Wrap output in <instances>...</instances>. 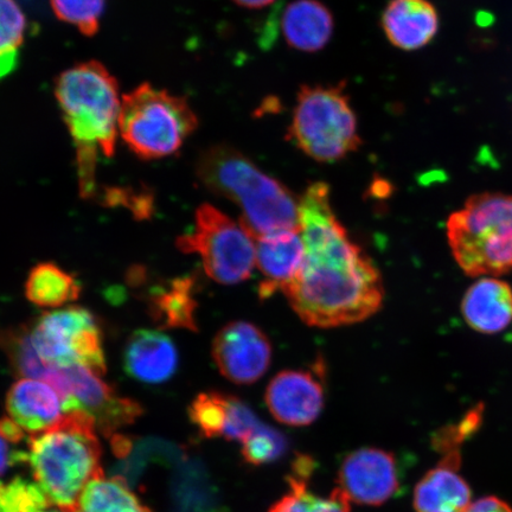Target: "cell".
<instances>
[{
    "mask_svg": "<svg viewBox=\"0 0 512 512\" xmlns=\"http://www.w3.org/2000/svg\"><path fill=\"white\" fill-rule=\"evenodd\" d=\"M446 233L454 260L469 277L512 272V195H473L448 217Z\"/></svg>",
    "mask_w": 512,
    "mask_h": 512,
    "instance_id": "obj_5",
    "label": "cell"
},
{
    "mask_svg": "<svg viewBox=\"0 0 512 512\" xmlns=\"http://www.w3.org/2000/svg\"><path fill=\"white\" fill-rule=\"evenodd\" d=\"M195 285L194 278L182 277L152 288L147 296V311L160 329L198 330Z\"/></svg>",
    "mask_w": 512,
    "mask_h": 512,
    "instance_id": "obj_20",
    "label": "cell"
},
{
    "mask_svg": "<svg viewBox=\"0 0 512 512\" xmlns=\"http://www.w3.org/2000/svg\"><path fill=\"white\" fill-rule=\"evenodd\" d=\"M60 21L73 25L83 36L93 37L100 30L106 0H50Z\"/></svg>",
    "mask_w": 512,
    "mask_h": 512,
    "instance_id": "obj_26",
    "label": "cell"
},
{
    "mask_svg": "<svg viewBox=\"0 0 512 512\" xmlns=\"http://www.w3.org/2000/svg\"><path fill=\"white\" fill-rule=\"evenodd\" d=\"M288 136L319 163H335L360 149L357 119L344 85L303 86Z\"/></svg>",
    "mask_w": 512,
    "mask_h": 512,
    "instance_id": "obj_7",
    "label": "cell"
},
{
    "mask_svg": "<svg viewBox=\"0 0 512 512\" xmlns=\"http://www.w3.org/2000/svg\"><path fill=\"white\" fill-rule=\"evenodd\" d=\"M298 211L305 258L283 288L294 312L307 325L323 329L360 323L379 312L381 274L337 219L329 185L311 184Z\"/></svg>",
    "mask_w": 512,
    "mask_h": 512,
    "instance_id": "obj_1",
    "label": "cell"
},
{
    "mask_svg": "<svg viewBox=\"0 0 512 512\" xmlns=\"http://www.w3.org/2000/svg\"><path fill=\"white\" fill-rule=\"evenodd\" d=\"M236 4L247 9H262L274 3V0H233Z\"/></svg>",
    "mask_w": 512,
    "mask_h": 512,
    "instance_id": "obj_35",
    "label": "cell"
},
{
    "mask_svg": "<svg viewBox=\"0 0 512 512\" xmlns=\"http://www.w3.org/2000/svg\"><path fill=\"white\" fill-rule=\"evenodd\" d=\"M100 460L95 422L83 411L67 413L59 424L28 441L32 477L48 501L63 512H75L87 485L104 475Z\"/></svg>",
    "mask_w": 512,
    "mask_h": 512,
    "instance_id": "obj_4",
    "label": "cell"
},
{
    "mask_svg": "<svg viewBox=\"0 0 512 512\" xmlns=\"http://www.w3.org/2000/svg\"><path fill=\"white\" fill-rule=\"evenodd\" d=\"M196 175L204 188L239 206L240 222L254 239L300 232L296 196L234 147L214 145L203 151L196 163Z\"/></svg>",
    "mask_w": 512,
    "mask_h": 512,
    "instance_id": "obj_3",
    "label": "cell"
},
{
    "mask_svg": "<svg viewBox=\"0 0 512 512\" xmlns=\"http://www.w3.org/2000/svg\"><path fill=\"white\" fill-rule=\"evenodd\" d=\"M459 450L446 452L440 463L416 485V512H465L472 503L469 483L460 475Z\"/></svg>",
    "mask_w": 512,
    "mask_h": 512,
    "instance_id": "obj_14",
    "label": "cell"
},
{
    "mask_svg": "<svg viewBox=\"0 0 512 512\" xmlns=\"http://www.w3.org/2000/svg\"><path fill=\"white\" fill-rule=\"evenodd\" d=\"M288 448L283 433L261 424L251 437L242 443V457L251 465H265L284 456Z\"/></svg>",
    "mask_w": 512,
    "mask_h": 512,
    "instance_id": "obj_27",
    "label": "cell"
},
{
    "mask_svg": "<svg viewBox=\"0 0 512 512\" xmlns=\"http://www.w3.org/2000/svg\"><path fill=\"white\" fill-rule=\"evenodd\" d=\"M283 32L288 46L315 53L329 43L334 32V17L318 0H297L284 12Z\"/></svg>",
    "mask_w": 512,
    "mask_h": 512,
    "instance_id": "obj_21",
    "label": "cell"
},
{
    "mask_svg": "<svg viewBox=\"0 0 512 512\" xmlns=\"http://www.w3.org/2000/svg\"><path fill=\"white\" fill-rule=\"evenodd\" d=\"M211 355L227 380L251 384L259 381L270 368L272 345L259 326L232 322L217 332Z\"/></svg>",
    "mask_w": 512,
    "mask_h": 512,
    "instance_id": "obj_10",
    "label": "cell"
},
{
    "mask_svg": "<svg viewBox=\"0 0 512 512\" xmlns=\"http://www.w3.org/2000/svg\"><path fill=\"white\" fill-rule=\"evenodd\" d=\"M460 309L473 331L501 334L512 323V287L498 278H479L467 288Z\"/></svg>",
    "mask_w": 512,
    "mask_h": 512,
    "instance_id": "obj_17",
    "label": "cell"
},
{
    "mask_svg": "<svg viewBox=\"0 0 512 512\" xmlns=\"http://www.w3.org/2000/svg\"><path fill=\"white\" fill-rule=\"evenodd\" d=\"M324 370L318 361L310 370H285L275 376L265 395L274 418L292 427L313 424L324 407Z\"/></svg>",
    "mask_w": 512,
    "mask_h": 512,
    "instance_id": "obj_11",
    "label": "cell"
},
{
    "mask_svg": "<svg viewBox=\"0 0 512 512\" xmlns=\"http://www.w3.org/2000/svg\"><path fill=\"white\" fill-rule=\"evenodd\" d=\"M465 512H512V508L503 499L488 496L472 502Z\"/></svg>",
    "mask_w": 512,
    "mask_h": 512,
    "instance_id": "obj_32",
    "label": "cell"
},
{
    "mask_svg": "<svg viewBox=\"0 0 512 512\" xmlns=\"http://www.w3.org/2000/svg\"><path fill=\"white\" fill-rule=\"evenodd\" d=\"M81 290L78 279L53 262H42L32 268L25 283L29 302L50 309L76 302Z\"/></svg>",
    "mask_w": 512,
    "mask_h": 512,
    "instance_id": "obj_22",
    "label": "cell"
},
{
    "mask_svg": "<svg viewBox=\"0 0 512 512\" xmlns=\"http://www.w3.org/2000/svg\"><path fill=\"white\" fill-rule=\"evenodd\" d=\"M232 396L220 392H206L191 402L189 416L203 437L223 438L227 430Z\"/></svg>",
    "mask_w": 512,
    "mask_h": 512,
    "instance_id": "obj_25",
    "label": "cell"
},
{
    "mask_svg": "<svg viewBox=\"0 0 512 512\" xmlns=\"http://www.w3.org/2000/svg\"><path fill=\"white\" fill-rule=\"evenodd\" d=\"M0 434L15 445L22 443L25 437H27V433H25L14 420L10 419L9 416L8 418L0 419Z\"/></svg>",
    "mask_w": 512,
    "mask_h": 512,
    "instance_id": "obj_33",
    "label": "cell"
},
{
    "mask_svg": "<svg viewBox=\"0 0 512 512\" xmlns=\"http://www.w3.org/2000/svg\"><path fill=\"white\" fill-rule=\"evenodd\" d=\"M256 242V266L262 274L259 297L268 299L296 277L303 266L305 247L300 232L261 236Z\"/></svg>",
    "mask_w": 512,
    "mask_h": 512,
    "instance_id": "obj_16",
    "label": "cell"
},
{
    "mask_svg": "<svg viewBox=\"0 0 512 512\" xmlns=\"http://www.w3.org/2000/svg\"><path fill=\"white\" fill-rule=\"evenodd\" d=\"M339 489L351 502L381 505L400 489L398 463L392 453L363 447L345 457L339 470Z\"/></svg>",
    "mask_w": 512,
    "mask_h": 512,
    "instance_id": "obj_12",
    "label": "cell"
},
{
    "mask_svg": "<svg viewBox=\"0 0 512 512\" xmlns=\"http://www.w3.org/2000/svg\"><path fill=\"white\" fill-rule=\"evenodd\" d=\"M306 477L293 475L288 478L291 492L275 503L270 512H350V499L342 489H335L329 498L311 494Z\"/></svg>",
    "mask_w": 512,
    "mask_h": 512,
    "instance_id": "obj_24",
    "label": "cell"
},
{
    "mask_svg": "<svg viewBox=\"0 0 512 512\" xmlns=\"http://www.w3.org/2000/svg\"><path fill=\"white\" fill-rule=\"evenodd\" d=\"M197 127V115L187 99L150 83H142L121 98L119 134L139 159L176 155Z\"/></svg>",
    "mask_w": 512,
    "mask_h": 512,
    "instance_id": "obj_6",
    "label": "cell"
},
{
    "mask_svg": "<svg viewBox=\"0 0 512 512\" xmlns=\"http://www.w3.org/2000/svg\"><path fill=\"white\" fill-rule=\"evenodd\" d=\"M75 512H152L133 494L124 479L101 475L82 492Z\"/></svg>",
    "mask_w": 512,
    "mask_h": 512,
    "instance_id": "obj_23",
    "label": "cell"
},
{
    "mask_svg": "<svg viewBox=\"0 0 512 512\" xmlns=\"http://www.w3.org/2000/svg\"><path fill=\"white\" fill-rule=\"evenodd\" d=\"M62 368L70 393L78 401L81 411L91 416L96 430L106 437H114L121 427L132 425L143 415V407L137 401L118 395L91 369L79 364Z\"/></svg>",
    "mask_w": 512,
    "mask_h": 512,
    "instance_id": "obj_13",
    "label": "cell"
},
{
    "mask_svg": "<svg viewBox=\"0 0 512 512\" xmlns=\"http://www.w3.org/2000/svg\"><path fill=\"white\" fill-rule=\"evenodd\" d=\"M440 19L428 0H392L382 15V28L394 47L413 51L428 46L437 36Z\"/></svg>",
    "mask_w": 512,
    "mask_h": 512,
    "instance_id": "obj_18",
    "label": "cell"
},
{
    "mask_svg": "<svg viewBox=\"0 0 512 512\" xmlns=\"http://www.w3.org/2000/svg\"><path fill=\"white\" fill-rule=\"evenodd\" d=\"M53 507H54V505H49V507L44 508V509H42L40 511H37V512H63L62 510L54 509Z\"/></svg>",
    "mask_w": 512,
    "mask_h": 512,
    "instance_id": "obj_36",
    "label": "cell"
},
{
    "mask_svg": "<svg viewBox=\"0 0 512 512\" xmlns=\"http://www.w3.org/2000/svg\"><path fill=\"white\" fill-rule=\"evenodd\" d=\"M27 463L28 450H18L15 444L10 443L0 434V478L8 475L14 467Z\"/></svg>",
    "mask_w": 512,
    "mask_h": 512,
    "instance_id": "obj_31",
    "label": "cell"
},
{
    "mask_svg": "<svg viewBox=\"0 0 512 512\" xmlns=\"http://www.w3.org/2000/svg\"><path fill=\"white\" fill-rule=\"evenodd\" d=\"M28 328L32 347L42 361L56 367L79 364L100 376L106 373L100 325L85 307L46 313Z\"/></svg>",
    "mask_w": 512,
    "mask_h": 512,
    "instance_id": "obj_9",
    "label": "cell"
},
{
    "mask_svg": "<svg viewBox=\"0 0 512 512\" xmlns=\"http://www.w3.org/2000/svg\"><path fill=\"white\" fill-rule=\"evenodd\" d=\"M51 503L38 485L16 477L0 484V512H37Z\"/></svg>",
    "mask_w": 512,
    "mask_h": 512,
    "instance_id": "obj_28",
    "label": "cell"
},
{
    "mask_svg": "<svg viewBox=\"0 0 512 512\" xmlns=\"http://www.w3.org/2000/svg\"><path fill=\"white\" fill-rule=\"evenodd\" d=\"M262 422L258 416L249 408L245 402L232 396V405H230L229 421L224 439L240 441L242 444L247 438L251 437L253 432Z\"/></svg>",
    "mask_w": 512,
    "mask_h": 512,
    "instance_id": "obj_30",
    "label": "cell"
},
{
    "mask_svg": "<svg viewBox=\"0 0 512 512\" xmlns=\"http://www.w3.org/2000/svg\"><path fill=\"white\" fill-rule=\"evenodd\" d=\"M6 412L29 437L50 430L67 414L59 393L50 384L29 379L10 388Z\"/></svg>",
    "mask_w": 512,
    "mask_h": 512,
    "instance_id": "obj_15",
    "label": "cell"
},
{
    "mask_svg": "<svg viewBox=\"0 0 512 512\" xmlns=\"http://www.w3.org/2000/svg\"><path fill=\"white\" fill-rule=\"evenodd\" d=\"M55 96L75 146L80 195L94 200L99 158H112L120 137L118 81L104 64L81 62L57 78Z\"/></svg>",
    "mask_w": 512,
    "mask_h": 512,
    "instance_id": "obj_2",
    "label": "cell"
},
{
    "mask_svg": "<svg viewBox=\"0 0 512 512\" xmlns=\"http://www.w3.org/2000/svg\"><path fill=\"white\" fill-rule=\"evenodd\" d=\"M124 368L132 379L159 384L169 381L178 368V352L174 342L163 332L139 330L128 338L124 352Z\"/></svg>",
    "mask_w": 512,
    "mask_h": 512,
    "instance_id": "obj_19",
    "label": "cell"
},
{
    "mask_svg": "<svg viewBox=\"0 0 512 512\" xmlns=\"http://www.w3.org/2000/svg\"><path fill=\"white\" fill-rule=\"evenodd\" d=\"M18 56H0V79L8 76L17 67Z\"/></svg>",
    "mask_w": 512,
    "mask_h": 512,
    "instance_id": "obj_34",
    "label": "cell"
},
{
    "mask_svg": "<svg viewBox=\"0 0 512 512\" xmlns=\"http://www.w3.org/2000/svg\"><path fill=\"white\" fill-rule=\"evenodd\" d=\"M176 246L184 254L200 255L208 277L222 285L243 283L256 264L254 236L209 203L197 209L194 230L179 236Z\"/></svg>",
    "mask_w": 512,
    "mask_h": 512,
    "instance_id": "obj_8",
    "label": "cell"
},
{
    "mask_svg": "<svg viewBox=\"0 0 512 512\" xmlns=\"http://www.w3.org/2000/svg\"><path fill=\"white\" fill-rule=\"evenodd\" d=\"M28 21L16 0H0V56H18Z\"/></svg>",
    "mask_w": 512,
    "mask_h": 512,
    "instance_id": "obj_29",
    "label": "cell"
}]
</instances>
